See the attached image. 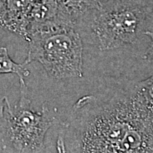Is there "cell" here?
Instances as JSON below:
<instances>
[{
  "instance_id": "obj_8",
  "label": "cell",
  "mask_w": 153,
  "mask_h": 153,
  "mask_svg": "<svg viewBox=\"0 0 153 153\" xmlns=\"http://www.w3.org/2000/svg\"><path fill=\"white\" fill-rule=\"evenodd\" d=\"M16 74L19 78H24L30 72L24 68V65L15 62L9 56L7 48L0 47V74Z\"/></svg>"
},
{
  "instance_id": "obj_1",
  "label": "cell",
  "mask_w": 153,
  "mask_h": 153,
  "mask_svg": "<svg viewBox=\"0 0 153 153\" xmlns=\"http://www.w3.org/2000/svg\"><path fill=\"white\" fill-rule=\"evenodd\" d=\"M71 115L73 153H153V108L133 87L82 97Z\"/></svg>"
},
{
  "instance_id": "obj_7",
  "label": "cell",
  "mask_w": 153,
  "mask_h": 153,
  "mask_svg": "<svg viewBox=\"0 0 153 153\" xmlns=\"http://www.w3.org/2000/svg\"><path fill=\"white\" fill-rule=\"evenodd\" d=\"M61 2L76 26L84 16L98 9L102 3L100 0H61Z\"/></svg>"
},
{
  "instance_id": "obj_3",
  "label": "cell",
  "mask_w": 153,
  "mask_h": 153,
  "mask_svg": "<svg viewBox=\"0 0 153 153\" xmlns=\"http://www.w3.org/2000/svg\"><path fill=\"white\" fill-rule=\"evenodd\" d=\"M19 84L20 96L14 106H11L7 97L1 101L4 144L11 153H39L45 148V135L55 118L45 105L40 111L33 109L24 78H19Z\"/></svg>"
},
{
  "instance_id": "obj_4",
  "label": "cell",
  "mask_w": 153,
  "mask_h": 153,
  "mask_svg": "<svg viewBox=\"0 0 153 153\" xmlns=\"http://www.w3.org/2000/svg\"><path fill=\"white\" fill-rule=\"evenodd\" d=\"M150 7L136 0H108L92 11L91 29L101 51H111L136 41Z\"/></svg>"
},
{
  "instance_id": "obj_2",
  "label": "cell",
  "mask_w": 153,
  "mask_h": 153,
  "mask_svg": "<svg viewBox=\"0 0 153 153\" xmlns=\"http://www.w3.org/2000/svg\"><path fill=\"white\" fill-rule=\"evenodd\" d=\"M76 26L56 22L43 25L28 34V55L24 65L41 63L55 79L83 76V45Z\"/></svg>"
},
{
  "instance_id": "obj_9",
  "label": "cell",
  "mask_w": 153,
  "mask_h": 153,
  "mask_svg": "<svg viewBox=\"0 0 153 153\" xmlns=\"http://www.w3.org/2000/svg\"><path fill=\"white\" fill-rule=\"evenodd\" d=\"M135 94L149 106L153 108V74L133 86Z\"/></svg>"
},
{
  "instance_id": "obj_5",
  "label": "cell",
  "mask_w": 153,
  "mask_h": 153,
  "mask_svg": "<svg viewBox=\"0 0 153 153\" xmlns=\"http://www.w3.org/2000/svg\"><path fill=\"white\" fill-rule=\"evenodd\" d=\"M33 4V0H0V27L26 40Z\"/></svg>"
},
{
  "instance_id": "obj_6",
  "label": "cell",
  "mask_w": 153,
  "mask_h": 153,
  "mask_svg": "<svg viewBox=\"0 0 153 153\" xmlns=\"http://www.w3.org/2000/svg\"><path fill=\"white\" fill-rule=\"evenodd\" d=\"M56 22L71 23L76 26L63 7L61 0H33L28 34L36 28Z\"/></svg>"
},
{
  "instance_id": "obj_10",
  "label": "cell",
  "mask_w": 153,
  "mask_h": 153,
  "mask_svg": "<svg viewBox=\"0 0 153 153\" xmlns=\"http://www.w3.org/2000/svg\"><path fill=\"white\" fill-rule=\"evenodd\" d=\"M144 33L146 36H149L150 38V45H149L148 50L145 52L144 57L146 60L153 62V32L146 31Z\"/></svg>"
}]
</instances>
